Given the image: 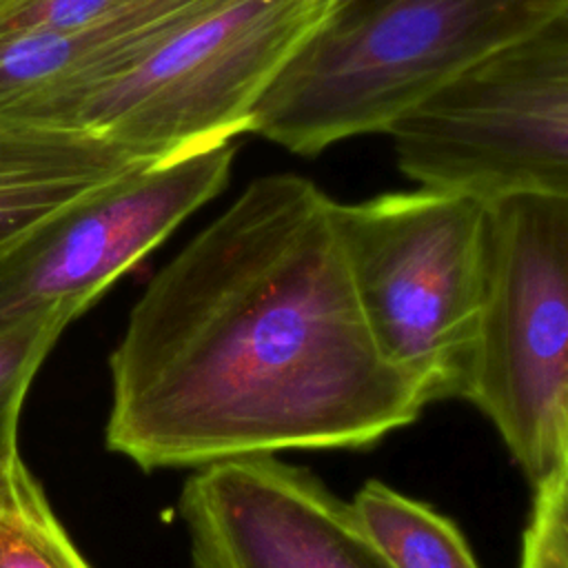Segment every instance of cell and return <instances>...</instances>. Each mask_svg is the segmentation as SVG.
<instances>
[{"instance_id":"obj_1","label":"cell","mask_w":568,"mask_h":568,"mask_svg":"<svg viewBox=\"0 0 568 568\" xmlns=\"http://www.w3.org/2000/svg\"><path fill=\"white\" fill-rule=\"evenodd\" d=\"M326 197L253 180L146 284L109 357L104 442L142 470L355 450L430 393L377 351Z\"/></svg>"},{"instance_id":"obj_2","label":"cell","mask_w":568,"mask_h":568,"mask_svg":"<svg viewBox=\"0 0 568 568\" xmlns=\"http://www.w3.org/2000/svg\"><path fill=\"white\" fill-rule=\"evenodd\" d=\"M566 11L568 0H328L257 100L251 133L300 155L384 133L450 75Z\"/></svg>"},{"instance_id":"obj_3","label":"cell","mask_w":568,"mask_h":568,"mask_svg":"<svg viewBox=\"0 0 568 568\" xmlns=\"http://www.w3.org/2000/svg\"><path fill=\"white\" fill-rule=\"evenodd\" d=\"M366 328L388 364L457 397L486 286V206L448 193L328 202Z\"/></svg>"},{"instance_id":"obj_4","label":"cell","mask_w":568,"mask_h":568,"mask_svg":"<svg viewBox=\"0 0 568 568\" xmlns=\"http://www.w3.org/2000/svg\"><path fill=\"white\" fill-rule=\"evenodd\" d=\"M457 397L495 426L530 486L568 462V197L486 209L484 304Z\"/></svg>"},{"instance_id":"obj_5","label":"cell","mask_w":568,"mask_h":568,"mask_svg":"<svg viewBox=\"0 0 568 568\" xmlns=\"http://www.w3.org/2000/svg\"><path fill=\"white\" fill-rule=\"evenodd\" d=\"M384 133L399 171L426 191L486 209L568 197V11L464 67Z\"/></svg>"},{"instance_id":"obj_6","label":"cell","mask_w":568,"mask_h":568,"mask_svg":"<svg viewBox=\"0 0 568 568\" xmlns=\"http://www.w3.org/2000/svg\"><path fill=\"white\" fill-rule=\"evenodd\" d=\"M328 0H235L175 31L89 95L71 129L138 160H164L251 131V115Z\"/></svg>"},{"instance_id":"obj_7","label":"cell","mask_w":568,"mask_h":568,"mask_svg":"<svg viewBox=\"0 0 568 568\" xmlns=\"http://www.w3.org/2000/svg\"><path fill=\"white\" fill-rule=\"evenodd\" d=\"M235 146L140 162L36 229L0 260V331L36 315L73 322L229 182Z\"/></svg>"},{"instance_id":"obj_8","label":"cell","mask_w":568,"mask_h":568,"mask_svg":"<svg viewBox=\"0 0 568 568\" xmlns=\"http://www.w3.org/2000/svg\"><path fill=\"white\" fill-rule=\"evenodd\" d=\"M178 515L189 568H393L346 499L275 455L193 470Z\"/></svg>"},{"instance_id":"obj_9","label":"cell","mask_w":568,"mask_h":568,"mask_svg":"<svg viewBox=\"0 0 568 568\" xmlns=\"http://www.w3.org/2000/svg\"><path fill=\"white\" fill-rule=\"evenodd\" d=\"M229 2L126 0L75 29L0 40V120L71 129L89 95Z\"/></svg>"},{"instance_id":"obj_10","label":"cell","mask_w":568,"mask_h":568,"mask_svg":"<svg viewBox=\"0 0 568 568\" xmlns=\"http://www.w3.org/2000/svg\"><path fill=\"white\" fill-rule=\"evenodd\" d=\"M140 162L149 160L87 131L0 120V260L71 202Z\"/></svg>"},{"instance_id":"obj_11","label":"cell","mask_w":568,"mask_h":568,"mask_svg":"<svg viewBox=\"0 0 568 568\" xmlns=\"http://www.w3.org/2000/svg\"><path fill=\"white\" fill-rule=\"evenodd\" d=\"M348 504L393 568H479L466 537L446 515L379 479L362 484Z\"/></svg>"},{"instance_id":"obj_12","label":"cell","mask_w":568,"mask_h":568,"mask_svg":"<svg viewBox=\"0 0 568 568\" xmlns=\"http://www.w3.org/2000/svg\"><path fill=\"white\" fill-rule=\"evenodd\" d=\"M0 568H91L27 466L0 493Z\"/></svg>"},{"instance_id":"obj_13","label":"cell","mask_w":568,"mask_h":568,"mask_svg":"<svg viewBox=\"0 0 568 568\" xmlns=\"http://www.w3.org/2000/svg\"><path fill=\"white\" fill-rule=\"evenodd\" d=\"M69 326L55 315H36L0 331V493L24 468L18 453V417L27 390Z\"/></svg>"},{"instance_id":"obj_14","label":"cell","mask_w":568,"mask_h":568,"mask_svg":"<svg viewBox=\"0 0 568 568\" xmlns=\"http://www.w3.org/2000/svg\"><path fill=\"white\" fill-rule=\"evenodd\" d=\"M519 568H568V462L532 486Z\"/></svg>"},{"instance_id":"obj_15","label":"cell","mask_w":568,"mask_h":568,"mask_svg":"<svg viewBox=\"0 0 568 568\" xmlns=\"http://www.w3.org/2000/svg\"><path fill=\"white\" fill-rule=\"evenodd\" d=\"M126 0H0V40L89 24Z\"/></svg>"}]
</instances>
